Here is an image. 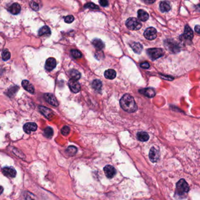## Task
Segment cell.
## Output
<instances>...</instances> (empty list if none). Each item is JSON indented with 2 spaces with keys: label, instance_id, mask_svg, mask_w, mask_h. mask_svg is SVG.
<instances>
[{
  "label": "cell",
  "instance_id": "cell-1",
  "mask_svg": "<svg viewBox=\"0 0 200 200\" xmlns=\"http://www.w3.org/2000/svg\"><path fill=\"white\" fill-rule=\"evenodd\" d=\"M121 108L126 112L133 113L138 109L134 98L129 94H125L120 100Z\"/></svg>",
  "mask_w": 200,
  "mask_h": 200
},
{
  "label": "cell",
  "instance_id": "cell-2",
  "mask_svg": "<svg viewBox=\"0 0 200 200\" xmlns=\"http://www.w3.org/2000/svg\"><path fill=\"white\" fill-rule=\"evenodd\" d=\"M189 190V185L184 179H181L177 182L176 189V194L177 195V196L183 197L188 193Z\"/></svg>",
  "mask_w": 200,
  "mask_h": 200
},
{
  "label": "cell",
  "instance_id": "cell-3",
  "mask_svg": "<svg viewBox=\"0 0 200 200\" xmlns=\"http://www.w3.org/2000/svg\"><path fill=\"white\" fill-rule=\"evenodd\" d=\"M126 26L128 29L132 31L139 30L142 28V24L136 18H129L126 21Z\"/></svg>",
  "mask_w": 200,
  "mask_h": 200
},
{
  "label": "cell",
  "instance_id": "cell-4",
  "mask_svg": "<svg viewBox=\"0 0 200 200\" xmlns=\"http://www.w3.org/2000/svg\"><path fill=\"white\" fill-rule=\"evenodd\" d=\"M147 54L152 60H154L163 56L164 52L161 48H150L147 50Z\"/></svg>",
  "mask_w": 200,
  "mask_h": 200
},
{
  "label": "cell",
  "instance_id": "cell-5",
  "mask_svg": "<svg viewBox=\"0 0 200 200\" xmlns=\"http://www.w3.org/2000/svg\"><path fill=\"white\" fill-rule=\"evenodd\" d=\"M165 46L167 49H168V50L173 52V53H178L180 51V47L174 41L167 40L165 41Z\"/></svg>",
  "mask_w": 200,
  "mask_h": 200
},
{
  "label": "cell",
  "instance_id": "cell-6",
  "mask_svg": "<svg viewBox=\"0 0 200 200\" xmlns=\"http://www.w3.org/2000/svg\"><path fill=\"white\" fill-rule=\"evenodd\" d=\"M144 37L148 40L152 41L154 39L157 37V31L153 27L147 28L144 32Z\"/></svg>",
  "mask_w": 200,
  "mask_h": 200
},
{
  "label": "cell",
  "instance_id": "cell-7",
  "mask_svg": "<svg viewBox=\"0 0 200 200\" xmlns=\"http://www.w3.org/2000/svg\"><path fill=\"white\" fill-rule=\"evenodd\" d=\"M193 36H194L193 32L191 30V28L188 25H185L184 34L181 36L183 38V40L187 41H191L193 39Z\"/></svg>",
  "mask_w": 200,
  "mask_h": 200
},
{
  "label": "cell",
  "instance_id": "cell-8",
  "mask_svg": "<svg viewBox=\"0 0 200 200\" xmlns=\"http://www.w3.org/2000/svg\"><path fill=\"white\" fill-rule=\"evenodd\" d=\"M69 86L71 91L73 93H78L80 89V85L79 83L76 80L73 79H71L69 81Z\"/></svg>",
  "mask_w": 200,
  "mask_h": 200
},
{
  "label": "cell",
  "instance_id": "cell-9",
  "mask_svg": "<svg viewBox=\"0 0 200 200\" xmlns=\"http://www.w3.org/2000/svg\"><path fill=\"white\" fill-rule=\"evenodd\" d=\"M149 159L150 161L153 163H156L157 161V160H159V157H160V153L159 150L156 149L154 147H152L149 151Z\"/></svg>",
  "mask_w": 200,
  "mask_h": 200
},
{
  "label": "cell",
  "instance_id": "cell-10",
  "mask_svg": "<svg viewBox=\"0 0 200 200\" xmlns=\"http://www.w3.org/2000/svg\"><path fill=\"white\" fill-rule=\"evenodd\" d=\"M44 98L46 101L49 103L50 104L54 106L55 107L58 106L59 103L58 102L53 94L51 93H45L44 94Z\"/></svg>",
  "mask_w": 200,
  "mask_h": 200
},
{
  "label": "cell",
  "instance_id": "cell-11",
  "mask_svg": "<svg viewBox=\"0 0 200 200\" xmlns=\"http://www.w3.org/2000/svg\"><path fill=\"white\" fill-rule=\"evenodd\" d=\"M39 109L40 113L42 114H44L48 119L51 120L53 118V115H54L53 113L52 112L51 110L49 109V108H47L46 107L42 106H40L39 107Z\"/></svg>",
  "mask_w": 200,
  "mask_h": 200
},
{
  "label": "cell",
  "instance_id": "cell-12",
  "mask_svg": "<svg viewBox=\"0 0 200 200\" xmlns=\"http://www.w3.org/2000/svg\"><path fill=\"white\" fill-rule=\"evenodd\" d=\"M104 171L105 175L109 178H112L114 177L116 174V170L115 168L110 165H107L104 168Z\"/></svg>",
  "mask_w": 200,
  "mask_h": 200
},
{
  "label": "cell",
  "instance_id": "cell-13",
  "mask_svg": "<svg viewBox=\"0 0 200 200\" xmlns=\"http://www.w3.org/2000/svg\"><path fill=\"white\" fill-rule=\"evenodd\" d=\"M3 173L5 176L11 178H14L17 175V171L15 169L12 167H4L3 169Z\"/></svg>",
  "mask_w": 200,
  "mask_h": 200
},
{
  "label": "cell",
  "instance_id": "cell-14",
  "mask_svg": "<svg viewBox=\"0 0 200 200\" xmlns=\"http://www.w3.org/2000/svg\"><path fill=\"white\" fill-rule=\"evenodd\" d=\"M38 126L35 123H27L24 126V130L27 134H30L32 132H35Z\"/></svg>",
  "mask_w": 200,
  "mask_h": 200
},
{
  "label": "cell",
  "instance_id": "cell-15",
  "mask_svg": "<svg viewBox=\"0 0 200 200\" xmlns=\"http://www.w3.org/2000/svg\"><path fill=\"white\" fill-rule=\"evenodd\" d=\"M56 66V60L53 58H49L46 60L45 69L48 71H51Z\"/></svg>",
  "mask_w": 200,
  "mask_h": 200
},
{
  "label": "cell",
  "instance_id": "cell-16",
  "mask_svg": "<svg viewBox=\"0 0 200 200\" xmlns=\"http://www.w3.org/2000/svg\"><path fill=\"white\" fill-rule=\"evenodd\" d=\"M139 92L148 98H153L155 96V94H156L154 90L153 89L150 88L141 89V90H139Z\"/></svg>",
  "mask_w": 200,
  "mask_h": 200
},
{
  "label": "cell",
  "instance_id": "cell-17",
  "mask_svg": "<svg viewBox=\"0 0 200 200\" xmlns=\"http://www.w3.org/2000/svg\"><path fill=\"white\" fill-rule=\"evenodd\" d=\"M22 86L25 90L29 92L30 93H34L35 89L34 86L27 80H24L22 82Z\"/></svg>",
  "mask_w": 200,
  "mask_h": 200
},
{
  "label": "cell",
  "instance_id": "cell-18",
  "mask_svg": "<svg viewBox=\"0 0 200 200\" xmlns=\"http://www.w3.org/2000/svg\"><path fill=\"white\" fill-rule=\"evenodd\" d=\"M130 46L136 54H140L143 49L142 45L139 43H135L133 42L131 44H130Z\"/></svg>",
  "mask_w": 200,
  "mask_h": 200
},
{
  "label": "cell",
  "instance_id": "cell-19",
  "mask_svg": "<svg viewBox=\"0 0 200 200\" xmlns=\"http://www.w3.org/2000/svg\"><path fill=\"white\" fill-rule=\"evenodd\" d=\"M20 9H21L20 6L18 3H14L12 4L9 7L8 9L9 11L14 15L18 14L20 11Z\"/></svg>",
  "mask_w": 200,
  "mask_h": 200
},
{
  "label": "cell",
  "instance_id": "cell-20",
  "mask_svg": "<svg viewBox=\"0 0 200 200\" xmlns=\"http://www.w3.org/2000/svg\"><path fill=\"white\" fill-rule=\"evenodd\" d=\"M138 18L141 21H146L149 19V14L143 9H139L138 11Z\"/></svg>",
  "mask_w": 200,
  "mask_h": 200
},
{
  "label": "cell",
  "instance_id": "cell-21",
  "mask_svg": "<svg viewBox=\"0 0 200 200\" xmlns=\"http://www.w3.org/2000/svg\"><path fill=\"white\" fill-rule=\"evenodd\" d=\"M160 9L162 13L168 12L171 9L170 3L167 1L161 2L160 3Z\"/></svg>",
  "mask_w": 200,
  "mask_h": 200
},
{
  "label": "cell",
  "instance_id": "cell-22",
  "mask_svg": "<svg viewBox=\"0 0 200 200\" xmlns=\"http://www.w3.org/2000/svg\"><path fill=\"white\" fill-rule=\"evenodd\" d=\"M137 138L141 142H146L149 139V136L146 132H140L137 134Z\"/></svg>",
  "mask_w": 200,
  "mask_h": 200
},
{
  "label": "cell",
  "instance_id": "cell-23",
  "mask_svg": "<svg viewBox=\"0 0 200 200\" xmlns=\"http://www.w3.org/2000/svg\"><path fill=\"white\" fill-rule=\"evenodd\" d=\"M117 73L114 69H108L104 73V76L108 79H114L115 78Z\"/></svg>",
  "mask_w": 200,
  "mask_h": 200
},
{
  "label": "cell",
  "instance_id": "cell-24",
  "mask_svg": "<svg viewBox=\"0 0 200 200\" xmlns=\"http://www.w3.org/2000/svg\"><path fill=\"white\" fill-rule=\"evenodd\" d=\"M92 44L95 48H96L98 50L103 49L105 47L104 43L100 39H94L92 41Z\"/></svg>",
  "mask_w": 200,
  "mask_h": 200
},
{
  "label": "cell",
  "instance_id": "cell-25",
  "mask_svg": "<svg viewBox=\"0 0 200 200\" xmlns=\"http://www.w3.org/2000/svg\"><path fill=\"white\" fill-rule=\"evenodd\" d=\"M102 84L100 80L96 79L93 80L92 83V86L94 90H96L97 92H100L101 90Z\"/></svg>",
  "mask_w": 200,
  "mask_h": 200
},
{
  "label": "cell",
  "instance_id": "cell-26",
  "mask_svg": "<svg viewBox=\"0 0 200 200\" xmlns=\"http://www.w3.org/2000/svg\"><path fill=\"white\" fill-rule=\"evenodd\" d=\"M51 34V31L50 28L48 26L42 27L38 31V35L39 36H43L46 35H50Z\"/></svg>",
  "mask_w": 200,
  "mask_h": 200
},
{
  "label": "cell",
  "instance_id": "cell-27",
  "mask_svg": "<svg viewBox=\"0 0 200 200\" xmlns=\"http://www.w3.org/2000/svg\"><path fill=\"white\" fill-rule=\"evenodd\" d=\"M30 5L34 11H38L41 7L40 0H32L30 3Z\"/></svg>",
  "mask_w": 200,
  "mask_h": 200
},
{
  "label": "cell",
  "instance_id": "cell-28",
  "mask_svg": "<svg viewBox=\"0 0 200 200\" xmlns=\"http://www.w3.org/2000/svg\"><path fill=\"white\" fill-rule=\"evenodd\" d=\"M70 75L71 77V79H73L75 80H79L81 78V74L80 73L76 70V69H72L70 71Z\"/></svg>",
  "mask_w": 200,
  "mask_h": 200
},
{
  "label": "cell",
  "instance_id": "cell-29",
  "mask_svg": "<svg viewBox=\"0 0 200 200\" xmlns=\"http://www.w3.org/2000/svg\"><path fill=\"white\" fill-rule=\"evenodd\" d=\"M77 151V149L75 146H70L67 147V149L66 150V152L69 155L73 156L76 154Z\"/></svg>",
  "mask_w": 200,
  "mask_h": 200
},
{
  "label": "cell",
  "instance_id": "cell-30",
  "mask_svg": "<svg viewBox=\"0 0 200 200\" xmlns=\"http://www.w3.org/2000/svg\"><path fill=\"white\" fill-rule=\"evenodd\" d=\"M44 134L46 138L50 139L53 136V130L52 128H51L50 127H47L44 130Z\"/></svg>",
  "mask_w": 200,
  "mask_h": 200
},
{
  "label": "cell",
  "instance_id": "cell-31",
  "mask_svg": "<svg viewBox=\"0 0 200 200\" xmlns=\"http://www.w3.org/2000/svg\"><path fill=\"white\" fill-rule=\"evenodd\" d=\"M11 57V54L8 49H4L2 53L3 59L5 61L8 60Z\"/></svg>",
  "mask_w": 200,
  "mask_h": 200
},
{
  "label": "cell",
  "instance_id": "cell-32",
  "mask_svg": "<svg viewBox=\"0 0 200 200\" xmlns=\"http://www.w3.org/2000/svg\"><path fill=\"white\" fill-rule=\"evenodd\" d=\"M71 54L72 56L75 58H80L82 56L81 53L78 50H76V49L71 50Z\"/></svg>",
  "mask_w": 200,
  "mask_h": 200
},
{
  "label": "cell",
  "instance_id": "cell-33",
  "mask_svg": "<svg viewBox=\"0 0 200 200\" xmlns=\"http://www.w3.org/2000/svg\"><path fill=\"white\" fill-rule=\"evenodd\" d=\"M84 8H90L91 9H99V7L92 3H88L84 5Z\"/></svg>",
  "mask_w": 200,
  "mask_h": 200
},
{
  "label": "cell",
  "instance_id": "cell-34",
  "mask_svg": "<svg viewBox=\"0 0 200 200\" xmlns=\"http://www.w3.org/2000/svg\"><path fill=\"white\" fill-rule=\"evenodd\" d=\"M70 132V129L68 126H64L61 130V133L62 134H63L64 136H67L69 134Z\"/></svg>",
  "mask_w": 200,
  "mask_h": 200
},
{
  "label": "cell",
  "instance_id": "cell-35",
  "mask_svg": "<svg viewBox=\"0 0 200 200\" xmlns=\"http://www.w3.org/2000/svg\"><path fill=\"white\" fill-rule=\"evenodd\" d=\"M74 20H75V18L73 15H68L65 18V21L66 23L70 24L74 21Z\"/></svg>",
  "mask_w": 200,
  "mask_h": 200
},
{
  "label": "cell",
  "instance_id": "cell-36",
  "mask_svg": "<svg viewBox=\"0 0 200 200\" xmlns=\"http://www.w3.org/2000/svg\"><path fill=\"white\" fill-rule=\"evenodd\" d=\"M99 3L102 7H107L108 5V0H99Z\"/></svg>",
  "mask_w": 200,
  "mask_h": 200
},
{
  "label": "cell",
  "instance_id": "cell-37",
  "mask_svg": "<svg viewBox=\"0 0 200 200\" xmlns=\"http://www.w3.org/2000/svg\"><path fill=\"white\" fill-rule=\"evenodd\" d=\"M140 66L143 69H149L150 68V64L147 62H145L142 63V64H141Z\"/></svg>",
  "mask_w": 200,
  "mask_h": 200
},
{
  "label": "cell",
  "instance_id": "cell-38",
  "mask_svg": "<svg viewBox=\"0 0 200 200\" xmlns=\"http://www.w3.org/2000/svg\"><path fill=\"white\" fill-rule=\"evenodd\" d=\"M143 2L147 4H152L155 2L156 0H143Z\"/></svg>",
  "mask_w": 200,
  "mask_h": 200
},
{
  "label": "cell",
  "instance_id": "cell-39",
  "mask_svg": "<svg viewBox=\"0 0 200 200\" xmlns=\"http://www.w3.org/2000/svg\"><path fill=\"white\" fill-rule=\"evenodd\" d=\"M194 29H195V31L197 33L200 34V25H196Z\"/></svg>",
  "mask_w": 200,
  "mask_h": 200
},
{
  "label": "cell",
  "instance_id": "cell-40",
  "mask_svg": "<svg viewBox=\"0 0 200 200\" xmlns=\"http://www.w3.org/2000/svg\"><path fill=\"white\" fill-rule=\"evenodd\" d=\"M195 10L197 11H198L200 13V5H197L195 7Z\"/></svg>",
  "mask_w": 200,
  "mask_h": 200
},
{
  "label": "cell",
  "instance_id": "cell-41",
  "mask_svg": "<svg viewBox=\"0 0 200 200\" xmlns=\"http://www.w3.org/2000/svg\"><path fill=\"white\" fill-rule=\"evenodd\" d=\"M3 190H4L3 187H1V186H0V194H1L3 193Z\"/></svg>",
  "mask_w": 200,
  "mask_h": 200
}]
</instances>
